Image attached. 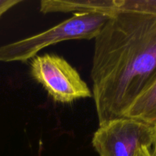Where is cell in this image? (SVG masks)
Masks as SVG:
<instances>
[{"mask_svg": "<svg viewBox=\"0 0 156 156\" xmlns=\"http://www.w3.org/2000/svg\"><path fill=\"white\" fill-rule=\"evenodd\" d=\"M109 17L95 13L73 16L44 32L0 47V62H27L50 45L69 40L95 38Z\"/></svg>", "mask_w": 156, "mask_h": 156, "instance_id": "cell-2", "label": "cell"}, {"mask_svg": "<svg viewBox=\"0 0 156 156\" xmlns=\"http://www.w3.org/2000/svg\"><path fill=\"white\" fill-rule=\"evenodd\" d=\"M124 117L139 120L156 129V80L137 98Z\"/></svg>", "mask_w": 156, "mask_h": 156, "instance_id": "cell-6", "label": "cell"}, {"mask_svg": "<svg viewBox=\"0 0 156 156\" xmlns=\"http://www.w3.org/2000/svg\"><path fill=\"white\" fill-rule=\"evenodd\" d=\"M155 133L146 123L122 117L99 126L91 143L100 156H136L141 148L152 146Z\"/></svg>", "mask_w": 156, "mask_h": 156, "instance_id": "cell-4", "label": "cell"}, {"mask_svg": "<svg viewBox=\"0 0 156 156\" xmlns=\"http://www.w3.org/2000/svg\"><path fill=\"white\" fill-rule=\"evenodd\" d=\"M41 12L95 13L111 17L119 12V0H43Z\"/></svg>", "mask_w": 156, "mask_h": 156, "instance_id": "cell-5", "label": "cell"}, {"mask_svg": "<svg viewBox=\"0 0 156 156\" xmlns=\"http://www.w3.org/2000/svg\"><path fill=\"white\" fill-rule=\"evenodd\" d=\"M30 73L55 101L69 104L92 96L79 73L59 56H35L30 62Z\"/></svg>", "mask_w": 156, "mask_h": 156, "instance_id": "cell-3", "label": "cell"}, {"mask_svg": "<svg viewBox=\"0 0 156 156\" xmlns=\"http://www.w3.org/2000/svg\"><path fill=\"white\" fill-rule=\"evenodd\" d=\"M94 39L91 77L100 126L124 117L156 80V15L119 11Z\"/></svg>", "mask_w": 156, "mask_h": 156, "instance_id": "cell-1", "label": "cell"}, {"mask_svg": "<svg viewBox=\"0 0 156 156\" xmlns=\"http://www.w3.org/2000/svg\"><path fill=\"white\" fill-rule=\"evenodd\" d=\"M136 156H152L151 155V150L149 148L143 147L138 151Z\"/></svg>", "mask_w": 156, "mask_h": 156, "instance_id": "cell-8", "label": "cell"}, {"mask_svg": "<svg viewBox=\"0 0 156 156\" xmlns=\"http://www.w3.org/2000/svg\"><path fill=\"white\" fill-rule=\"evenodd\" d=\"M20 2H21V0H0V18L7 11Z\"/></svg>", "mask_w": 156, "mask_h": 156, "instance_id": "cell-7", "label": "cell"}, {"mask_svg": "<svg viewBox=\"0 0 156 156\" xmlns=\"http://www.w3.org/2000/svg\"><path fill=\"white\" fill-rule=\"evenodd\" d=\"M152 146H153V149L151 151V155L152 156H156V129H155V138H154V142L153 144H152Z\"/></svg>", "mask_w": 156, "mask_h": 156, "instance_id": "cell-9", "label": "cell"}]
</instances>
